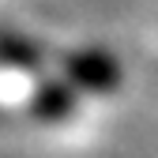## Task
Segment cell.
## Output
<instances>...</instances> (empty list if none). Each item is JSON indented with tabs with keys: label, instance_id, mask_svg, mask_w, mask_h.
<instances>
[{
	"label": "cell",
	"instance_id": "1",
	"mask_svg": "<svg viewBox=\"0 0 158 158\" xmlns=\"http://www.w3.org/2000/svg\"><path fill=\"white\" fill-rule=\"evenodd\" d=\"M64 75L75 90H90V94H109L121 87V64L102 49H79L64 56Z\"/></svg>",
	"mask_w": 158,
	"mask_h": 158
},
{
	"label": "cell",
	"instance_id": "2",
	"mask_svg": "<svg viewBox=\"0 0 158 158\" xmlns=\"http://www.w3.org/2000/svg\"><path fill=\"white\" fill-rule=\"evenodd\" d=\"M75 109V87L72 83H45L30 102V117L38 121H60Z\"/></svg>",
	"mask_w": 158,
	"mask_h": 158
},
{
	"label": "cell",
	"instance_id": "3",
	"mask_svg": "<svg viewBox=\"0 0 158 158\" xmlns=\"http://www.w3.org/2000/svg\"><path fill=\"white\" fill-rule=\"evenodd\" d=\"M0 64L4 68H19V72H34L42 64V49L30 38L15 34V30H0Z\"/></svg>",
	"mask_w": 158,
	"mask_h": 158
}]
</instances>
